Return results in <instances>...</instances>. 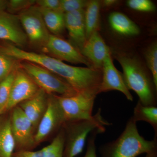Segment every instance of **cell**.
<instances>
[{"instance_id": "21", "label": "cell", "mask_w": 157, "mask_h": 157, "mask_svg": "<svg viewBox=\"0 0 157 157\" xmlns=\"http://www.w3.org/2000/svg\"><path fill=\"white\" fill-rule=\"evenodd\" d=\"M132 117L136 122L142 121L150 124L155 131L154 139H157V107L144 106L138 101Z\"/></svg>"}, {"instance_id": "6", "label": "cell", "mask_w": 157, "mask_h": 157, "mask_svg": "<svg viewBox=\"0 0 157 157\" xmlns=\"http://www.w3.org/2000/svg\"><path fill=\"white\" fill-rule=\"evenodd\" d=\"M66 120L56 96L48 95V106L35 135L36 146L57 132H59Z\"/></svg>"}, {"instance_id": "2", "label": "cell", "mask_w": 157, "mask_h": 157, "mask_svg": "<svg viewBox=\"0 0 157 157\" xmlns=\"http://www.w3.org/2000/svg\"><path fill=\"white\" fill-rule=\"evenodd\" d=\"M116 58L122 68L123 76L128 89L137 94L143 105L157 107V89L140 61L125 54H117Z\"/></svg>"}, {"instance_id": "24", "label": "cell", "mask_w": 157, "mask_h": 157, "mask_svg": "<svg viewBox=\"0 0 157 157\" xmlns=\"http://www.w3.org/2000/svg\"><path fill=\"white\" fill-rule=\"evenodd\" d=\"M19 61L0 52V82L15 69Z\"/></svg>"}, {"instance_id": "3", "label": "cell", "mask_w": 157, "mask_h": 157, "mask_svg": "<svg viewBox=\"0 0 157 157\" xmlns=\"http://www.w3.org/2000/svg\"><path fill=\"white\" fill-rule=\"evenodd\" d=\"M110 124L101 114V108L90 119L66 122L63 126L65 135L63 157H75L81 153L86 139L94 130H106Z\"/></svg>"}, {"instance_id": "29", "label": "cell", "mask_w": 157, "mask_h": 157, "mask_svg": "<svg viewBox=\"0 0 157 157\" xmlns=\"http://www.w3.org/2000/svg\"><path fill=\"white\" fill-rule=\"evenodd\" d=\"M36 6L41 9L60 11V0H36Z\"/></svg>"}, {"instance_id": "25", "label": "cell", "mask_w": 157, "mask_h": 157, "mask_svg": "<svg viewBox=\"0 0 157 157\" xmlns=\"http://www.w3.org/2000/svg\"><path fill=\"white\" fill-rule=\"evenodd\" d=\"M36 4V0H10L8 1L6 11L10 14L18 15Z\"/></svg>"}, {"instance_id": "4", "label": "cell", "mask_w": 157, "mask_h": 157, "mask_svg": "<svg viewBox=\"0 0 157 157\" xmlns=\"http://www.w3.org/2000/svg\"><path fill=\"white\" fill-rule=\"evenodd\" d=\"M19 66L39 88L48 95L67 97L77 93L63 79L39 65L21 61H19Z\"/></svg>"}, {"instance_id": "16", "label": "cell", "mask_w": 157, "mask_h": 157, "mask_svg": "<svg viewBox=\"0 0 157 157\" xmlns=\"http://www.w3.org/2000/svg\"><path fill=\"white\" fill-rule=\"evenodd\" d=\"M64 142V132L63 127L48 146L36 151H15L12 157H63Z\"/></svg>"}, {"instance_id": "7", "label": "cell", "mask_w": 157, "mask_h": 157, "mask_svg": "<svg viewBox=\"0 0 157 157\" xmlns=\"http://www.w3.org/2000/svg\"><path fill=\"white\" fill-rule=\"evenodd\" d=\"M60 105L66 122L91 118L96 97L77 93L71 96L56 95Z\"/></svg>"}, {"instance_id": "20", "label": "cell", "mask_w": 157, "mask_h": 157, "mask_svg": "<svg viewBox=\"0 0 157 157\" xmlns=\"http://www.w3.org/2000/svg\"><path fill=\"white\" fill-rule=\"evenodd\" d=\"M39 8L50 34L57 36H60L66 29L64 14L60 11Z\"/></svg>"}, {"instance_id": "14", "label": "cell", "mask_w": 157, "mask_h": 157, "mask_svg": "<svg viewBox=\"0 0 157 157\" xmlns=\"http://www.w3.org/2000/svg\"><path fill=\"white\" fill-rule=\"evenodd\" d=\"M48 101V94L40 88L33 97L18 105L31 121L35 131L46 111Z\"/></svg>"}, {"instance_id": "32", "label": "cell", "mask_w": 157, "mask_h": 157, "mask_svg": "<svg viewBox=\"0 0 157 157\" xmlns=\"http://www.w3.org/2000/svg\"><path fill=\"white\" fill-rule=\"evenodd\" d=\"M145 157H157V148L147 153Z\"/></svg>"}, {"instance_id": "5", "label": "cell", "mask_w": 157, "mask_h": 157, "mask_svg": "<svg viewBox=\"0 0 157 157\" xmlns=\"http://www.w3.org/2000/svg\"><path fill=\"white\" fill-rule=\"evenodd\" d=\"M17 15L28 42L33 47L44 49L50 33L39 7L35 5Z\"/></svg>"}, {"instance_id": "1", "label": "cell", "mask_w": 157, "mask_h": 157, "mask_svg": "<svg viewBox=\"0 0 157 157\" xmlns=\"http://www.w3.org/2000/svg\"><path fill=\"white\" fill-rule=\"evenodd\" d=\"M137 122L129 118L125 128L116 140L101 147V157H136L157 148V139L147 140L140 135Z\"/></svg>"}, {"instance_id": "31", "label": "cell", "mask_w": 157, "mask_h": 157, "mask_svg": "<svg viewBox=\"0 0 157 157\" xmlns=\"http://www.w3.org/2000/svg\"><path fill=\"white\" fill-rule=\"evenodd\" d=\"M117 2L115 0H105L103 1V5L105 7H110V6L115 5Z\"/></svg>"}, {"instance_id": "19", "label": "cell", "mask_w": 157, "mask_h": 157, "mask_svg": "<svg viewBox=\"0 0 157 157\" xmlns=\"http://www.w3.org/2000/svg\"><path fill=\"white\" fill-rule=\"evenodd\" d=\"M101 2L97 0L88 1L84 9V21L86 40L93 33L99 31Z\"/></svg>"}, {"instance_id": "10", "label": "cell", "mask_w": 157, "mask_h": 157, "mask_svg": "<svg viewBox=\"0 0 157 157\" xmlns=\"http://www.w3.org/2000/svg\"><path fill=\"white\" fill-rule=\"evenodd\" d=\"M44 50L52 57L61 61L73 64H84L93 68L90 63L72 43L59 36L50 34Z\"/></svg>"}, {"instance_id": "8", "label": "cell", "mask_w": 157, "mask_h": 157, "mask_svg": "<svg viewBox=\"0 0 157 157\" xmlns=\"http://www.w3.org/2000/svg\"><path fill=\"white\" fill-rule=\"evenodd\" d=\"M11 110L10 119L11 131L15 143L14 152L32 150L36 146V132L33 124L19 106Z\"/></svg>"}, {"instance_id": "22", "label": "cell", "mask_w": 157, "mask_h": 157, "mask_svg": "<svg viewBox=\"0 0 157 157\" xmlns=\"http://www.w3.org/2000/svg\"><path fill=\"white\" fill-rule=\"evenodd\" d=\"M17 67L0 82V114H2L3 110L9 101Z\"/></svg>"}, {"instance_id": "11", "label": "cell", "mask_w": 157, "mask_h": 157, "mask_svg": "<svg viewBox=\"0 0 157 157\" xmlns=\"http://www.w3.org/2000/svg\"><path fill=\"white\" fill-rule=\"evenodd\" d=\"M102 79L100 94L111 90H117L122 93L128 101H133V97L127 87L123 74L113 64L111 52L106 57L102 69Z\"/></svg>"}, {"instance_id": "23", "label": "cell", "mask_w": 157, "mask_h": 157, "mask_svg": "<svg viewBox=\"0 0 157 157\" xmlns=\"http://www.w3.org/2000/svg\"><path fill=\"white\" fill-rule=\"evenodd\" d=\"M145 57L147 67L151 73L152 78L157 89V44L151 43L145 52Z\"/></svg>"}, {"instance_id": "12", "label": "cell", "mask_w": 157, "mask_h": 157, "mask_svg": "<svg viewBox=\"0 0 157 157\" xmlns=\"http://www.w3.org/2000/svg\"><path fill=\"white\" fill-rule=\"evenodd\" d=\"M0 39L21 48L27 44V38L18 15L6 11L0 12Z\"/></svg>"}, {"instance_id": "18", "label": "cell", "mask_w": 157, "mask_h": 157, "mask_svg": "<svg viewBox=\"0 0 157 157\" xmlns=\"http://www.w3.org/2000/svg\"><path fill=\"white\" fill-rule=\"evenodd\" d=\"M15 150L10 116L3 118L0 119V157H12Z\"/></svg>"}, {"instance_id": "17", "label": "cell", "mask_w": 157, "mask_h": 157, "mask_svg": "<svg viewBox=\"0 0 157 157\" xmlns=\"http://www.w3.org/2000/svg\"><path fill=\"white\" fill-rule=\"evenodd\" d=\"M109 25L114 32L124 36H137L140 33L139 27L125 14L113 12L108 17Z\"/></svg>"}, {"instance_id": "9", "label": "cell", "mask_w": 157, "mask_h": 157, "mask_svg": "<svg viewBox=\"0 0 157 157\" xmlns=\"http://www.w3.org/2000/svg\"><path fill=\"white\" fill-rule=\"evenodd\" d=\"M39 89V86L18 64L15 72L9 101L3 110L2 114L33 97L38 92Z\"/></svg>"}, {"instance_id": "13", "label": "cell", "mask_w": 157, "mask_h": 157, "mask_svg": "<svg viewBox=\"0 0 157 157\" xmlns=\"http://www.w3.org/2000/svg\"><path fill=\"white\" fill-rule=\"evenodd\" d=\"M81 52L93 68L102 70L104 59L111 52L99 31H97L86 40Z\"/></svg>"}, {"instance_id": "26", "label": "cell", "mask_w": 157, "mask_h": 157, "mask_svg": "<svg viewBox=\"0 0 157 157\" xmlns=\"http://www.w3.org/2000/svg\"><path fill=\"white\" fill-rule=\"evenodd\" d=\"M88 2L84 0H60V11L63 13H68L85 9Z\"/></svg>"}, {"instance_id": "15", "label": "cell", "mask_w": 157, "mask_h": 157, "mask_svg": "<svg viewBox=\"0 0 157 157\" xmlns=\"http://www.w3.org/2000/svg\"><path fill=\"white\" fill-rule=\"evenodd\" d=\"M65 28L73 44L81 52L86 41L84 9L65 13Z\"/></svg>"}, {"instance_id": "27", "label": "cell", "mask_w": 157, "mask_h": 157, "mask_svg": "<svg viewBox=\"0 0 157 157\" xmlns=\"http://www.w3.org/2000/svg\"><path fill=\"white\" fill-rule=\"evenodd\" d=\"M127 5L130 9L142 12H153L156 9L154 3L149 0H129Z\"/></svg>"}, {"instance_id": "30", "label": "cell", "mask_w": 157, "mask_h": 157, "mask_svg": "<svg viewBox=\"0 0 157 157\" xmlns=\"http://www.w3.org/2000/svg\"><path fill=\"white\" fill-rule=\"evenodd\" d=\"M8 1L0 0V12L6 11L8 5Z\"/></svg>"}, {"instance_id": "28", "label": "cell", "mask_w": 157, "mask_h": 157, "mask_svg": "<svg viewBox=\"0 0 157 157\" xmlns=\"http://www.w3.org/2000/svg\"><path fill=\"white\" fill-rule=\"evenodd\" d=\"M106 130L98 129L94 130L90 134L88 137L87 149L86 153L83 157H98L96 153L95 141L97 135L104 133Z\"/></svg>"}]
</instances>
